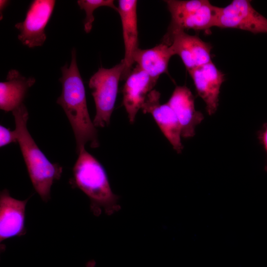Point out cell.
Masks as SVG:
<instances>
[{
	"instance_id": "1",
	"label": "cell",
	"mask_w": 267,
	"mask_h": 267,
	"mask_svg": "<svg viewBox=\"0 0 267 267\" xmlns=\"http://www.w3.org/2000/svg\"><path fill=\"white\" fill-rule=\"evenodd\" d=\"M69 66L61 68V94L56 102L63 109L71 124L76 142V152L90 143L91 148L99 146L97 131L91 121L88 109L86 91L76 60V50L73 48Z\"/></svg>"
},
{
	"instance_id": "2",
	"label": "cell",
	"mask_w": 267,
	"mask_h": 267,
	"mask_svg": "<svg viewBox=\"0 0 267 267\" xmlns=\"http://www.w3.org/2000/svg\"><path fill=\"white\" fill-rule=\"evenodd\" d=\"M78 155L70 182L89 198L91 213L99 217L102 212L111 216L119 211L121 209L120 196L112 191L102 165L85 148Z\"/></svg>"
},
{
	"instance_id": "3",
	"label": "cell",
	"mask_w": 267,
	"mask_h": 267,
	"mask_svg": "<svg viewBox=\"0 0 267 267\" xmlns=\"http://www.w3.org/2000/svg\"><path fill=\"white\" fill-rule=\"evenodd\" d=\"M19 144L28 174L33 186L45 202L50 199L51 187L59 180L62 167L51 163L39 148L29 133L27 123L29 118L27 109L23 103L12 111Z\"/></svg>"
},
{
	"instance_id": "4",
	"label": "cell",
	"mask_w": 267,
	"mask_h": 267,
	"mask_svg": "<svg viewBox=\"0 0 267 267\" xmlns=\"http://www.w3.org/2000/svg\"><path fill=\"white\" fill-rule=\"evenodd\" d=\"M171 15L167 32L169 36L175 32L185 29L207 30L216 27L220 7L207 0H165Z\"/></svg>"
},
{
	"instance_id": "5",
	"label": "cell",
	"mask_w": 267,
	"mask_h": 267,
	"mask_svg": "<svg viewBox=\"0 0 267 267\" xmlns=\"http://www.w3.org/2000/svg\"><path fill=\"white\" fill-rule=\"evenodd\" d=\"M124 68L122 60L111 68H99L89 79V86L92 90L96 108L93 121L95 127L103 128L109 125Z\"/></svg>"
},
{
	"instance_id": "6",
	"label": "cell",
	"mask_w": 267,
	"mask_h": 267,
	"mask_svg": "<svg viewBox=\"0 0 267 267\" xmlns=\"http://www.w3.org/2000/svg\"><path fill=\"white\" fill-rule=\"evenodd\" d=\"M55 0H34L31 3L25 19L15 25L19 31L18 40L29 48L43 45L46 36L45 28L53 12Z\"/></svg>"
},
{
	"instance_id": "7",
	"label": "cell",
	"mask_w": 267,
	"mask_h": 267,
	"mask_svg": "<svg viewBox=\"0 0 267 267\" xmlns=\"http://www.w3.org/2000/svg\"><path fill=\"white\" fill-rule=\"evenodd\" d=\"M216 27L235 28L254 34L267 33V18L247 0H234L220 10Z\"/></svg>"
},
{
	"instance_id": "8",
	"label": "cell",
	"mask_w": 267,
	"mask_h": 267,
	"mask_svg": "<svg viewBox=\"0 0 267 267\" xmlns=\"http://www.w3.org/2000/svg\"><path fill=\"white\" fill-rule=\"evenodd\" d=\"M162 43L169 45L174 54L180 57L188 72L212 61L211 44L184 31L164 36Z\"/></svg>"
},
{
	"instance_id": "9",
	"label": "cell",
	"mask_w": 267,
	"mask_h": 267,
	"mask_svg": "<svg viewBox=\"0 0 267 267\" xmlns=\"http://www.w3.org/2000/svg\"><path fill=\"white\" fill-rule=\"evenodd\" d=\"M160 93L155 89L147 95L141 109L144 114H150L162 133L178 153L183 149L181 141V130L178 119L170 106L160 104Z\"/></svg>"
},
{
	"instance_id": "10",
	"label": "cell",
	"mask_w": 267,
	"mask_h": 267,
	"mask_svg": "<svg viewBox=\"0 0 267 267\" xmlns=\"http://www.w3.org/2000/svg\"><path fill=\"white\" fill-rule=\"evenodd\" d=\"M30 198L20 200L13 198L4 189L0 194V242L26 233V207Z\"/></svg>"
},
{
	"instance_id": "11",
	"label": "cell",
	"mask_w": 267,
	"mask_h": 267,
	"mask_svg": "<svg viewBox=\"0 0 267 267\" xmlns=\"http://www.w3.org/2000/svg\"><path fill=\"white\" fill-rule=\"evenodd\" d=\"M199 96L206 104L209 115L214 114L219 105L220 89L224 74L211 61L189 71Z\"/></svg>"
},
{
	"instance_id": "12",
	"label": "cell",
	"mask_w": 267,
	"mask_h": 267,
	"mask_svg": "<svg viewBox=\"0 0 267 267\" xmlns=\"http://www.w3.org/2000/svg\"><path fill=\"white\" fill-rule=\"evenodd\" d=\"M118 11L123 30L125 56L121 80H125L132 70L134 56L138 47L137 4L136 0H120Z\"/></svg>"
},
{
	"instance_id": "13",
	"label": "cell",
	"mask_w": 267,
	"mask_h": 267,
	"mask_svg": "<svg viewBox=\"0 0 267 267\" xmlns=\"http://www.w3.org/2000/svg\"><path fill=\"white\" fill-rule=\"evenodd\" d=\"M123 93V105L129 122L133 124L147 94L156 85L148 75L136 65L125 80Z\"/></svg>"
},
{
	"instance_id": "14",
	"label": "cell",
	"mask_w": 267,
	"mask_h": 267,
	"mask_svg": "<svg viewBox=\"0 0 267 267\" xmlns=\"http://www.w3.org/2000/svg\"><path fill=\"white\" fill-rule=\"evenodd\" d=\"M167 103L178 119L181 136L185 138L193 137L196 126L202 121L204 116L196 110L194 96L190 90L185 86H177Z\"/></svg>"
},
{
	"instance_id": "15",
	"label": "cell",
	"mask_w": 267,
	"mask_h": 267,
	"mask_svg": "<svg viewBox=\"0 0 267 267\" xmlns=\"http://www.w3.org/2000/svg\"><path fill=\"white\" fill-rule=\"evenodd\" d=\"M6 81L0 83V108L13 111L23 104L28 89L35 83L34 77L26 78L15 69L9 70Z\"/></svg>"
},
{
	"instance_id": "16",
	"label": "cell",
	"mask_w": 267,
	"mask_h": 267,
	"mask_svg": "<svg viewBox=\"0 0 267 267\" xmlns=\"http://www.w3.org/2000/svg\"><path fill=\"white\" fill-rule=\"evenodd\" d=\"M174 55L171 47L161 43L151 48H138L134 53V60L136 65L156 84L160 76L167 72L170 59Z\"/></svg>"
},
{
	"instance_id": "17",
	"label": "cell",
	"mask_w": 267,
	"mask_h": 267,
	"mask_svg": "<svg viewBox=\"0 0 267 267\" xmlns=\"http://www.w3.org/2000/svg\"><path fill=\"white\" fill-rule=\"evenodd\" d=\"M77 3L80 9L86 12V16L84 20V30L87 33L90 32L94 20L93 12L101 6H107L118 12V8L112 0H79Z\"/></svg>"
},
{
	"instance_id": "18",
	"label": "cell",
	"mask_w": 267,
	"mask_h": 267,
	"mask_svg": "<svg viewBox=\"0 0 267 267\" xmlns=\"http://www.w3.org/2000/svg\"><path fill=\"white\" fill-rule=\"evenodd\" d=\"M17 141V134L15 130L11 131L2 125L0 126V146L8 145Z\"/></svg>"
},
{
	"instance_id": "19",
	"label": "cell",
	"mask_w": 267,
	"mask_h": 267,
	"mask_svg": "<svg viewBox=\"0 0 267 267\" xmlns=\"http://www.w3.org/2000/svg\"><path fill=\"white\" fill-rule=\"evenodd\" d=\"M261 140L267 153V126L261 135Z\"/></svg>"
},
{
	"instance_id": "20",
	"label": "cell",
	"mask_w": 267,
	"mask_h": 267,
	"mask_svg": "<svg viewBox=\"0 0 267 267\" xmlns=\"http://www.w3.org/2000/svg\"><path fill=\"white\" fill-rule=\"evenodd\" d=\"M9 3L8 0H0V20H1L3 18L2 16V11L4 10V9L6 7V6L7 5L8 3Z\"/></svg>"
},
{
	"instance_id": "21",
	"label": "cell",
	"mask_w": 267,
	"mask_h": 267,
	"mask_svg": "<svg viewBox=\"0 0 267 267\" xmlns=\"http://www.w3.org/2000/svg\"><path fill=\"white\" fill-rule=\"evenodd\" d=\"M96 262L94 260L89 261L86 264V267H95Z\"/></svg>"
}]
</instances>
